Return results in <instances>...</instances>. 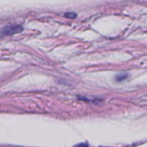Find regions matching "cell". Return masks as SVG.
Wrapping results in <instances>:
<instances>
[{"mask_svg": "<svg viewBox=\"0 0 147 147\" xmlns=\"http://www.w3.org/2000/svg\"><path fill=\"white\" fill-rule=\"evenodd\" d=\"M73 147H89V145L87 143H80V144L74 146Z\"/></svg>", "mask_w": 147, "mask_h": 147, "instance_id": "3", "label": "cell"}, {"mask_svg": "<svg viewBox=\"0 0 147 147\" xmlns=\"http://www.w3.org/2000/svg\"><path fill=\"white\" fill-rule=\"evenodd\" d=\"M65 16L67 18H75V17H77V14L73 13V12H66L65 14Z\"/></svg>", "mask_w": 147, "mask_h": 147, "instance_id": "2", "label": "cell"}, {"mask_svg": "<svg viewBox=\"0 0 147 147\" xmlns=\"http://www.w3.org/2000/svg\"><path fill=\"white\" fill-rule=\"evenodd\" d=\"M23 30V27L20 24H8L2 28H0V38L6 36V35H11L16 33H20Z\"/></svg>", "mask_w": 147, "mask_h": 147, "instance_id": "1", "label": "cell"}]
</instances>
